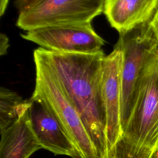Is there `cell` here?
Segmentation results:
<instances>
[{
	"label": "cell",
	"mask_w": 158,
	"mask_h": 158,
	"mask_svg": "<svg viewBox=\"0 0 158 158\" xmlns=\"http://www.w3.org/2000/svg\"></svg>",
	"instance_id": "obj_18"
},
{
	"label": "cell",
	"mask_w": 158,
	"mask_h": 158,
	"mask_svg": "<svg viewBox=\"0 0 158 158\" xmlns=\"http://www.w3.org/2000/svg\"><path fill=\"white\" fill-rule=\"evenodd\" d=\"M22 38L48 51L66 53L91 54L99 52L104 40L91 23L42 27L25 31Z\"/></svg>",
	"instance_id": "obj_6"
},
{
	"label": "cell",
	"mask_w": 158,
	"mask_h": 158,
	"mask_svg": "<svg viewBox=\"0 0 158 158\" xmlns=\"http://www.w3.org/2000/svg\"><path fill=\"white\" fill-rule=\"evenodd\" d=\"M9 47V41L8 37L4 33H1L0 35V54L5 55Z\"/></svg>",
	"instance_id": "obj_13"
},
{
	"label": "cell",
	"mask_w": 158,
	"mask_h": 158,
	"mask_svg": "<svg viewBox=\"0 0 158 158\" xmlns=\"http://www.w3.org/2000/svg\"><path fill=\"white\" fill-rule=\"evenodd\" d=\"M152 158H158V149L155 151V152L153 154Z\"/></svg>",
	"instance_id": "obj_16"
},
{
	"label": "cell",
	"mask_w": 158,
	"mask_h": 158,
	"mask_svg": "<svg viewBox=\"0 0 158 158\" xmlns=\"http://www.w3.org/2000/svg\"><path fill=\"white\" fill-rule=\"evenodd\" d=\"M33 59L35 85L30 98L42 103L51 112L72 143L79 158H102L80 114L39 48L33 52Z\"/></svg>",
	"instance_id": "obj_3"
},
{
	"label": "cell",
	"mask_w": 158,
	"mask_h": 158,
	"mask_svg": "<svg viewBox=\"0 0 158 158\" xmlns=\"http://www.w3.org/2000/svg\"><path fill=\"white\" fill-rule=\"evenodd\" d=\"M32 100L24 99L4 87L0 89V131L17 122L31 107Z\"/></svg>",
	"instance_id": "obj_11"
},
{
	"label": "cell",
	"mask_w": 158,
	"mask_h": 158,
	"mask_svg": "<svg viewBox=\"0 0 158 158\" xmlns=\"http://www.w3.org/2000/svg\"><path fill=\"white\" fill-rule=\"evenodd\" d=\"M9 0H0V16H2L5 13Z\"/></svg>",
	"instance_id": "obj_15"
},
{
	"label": "cell",
	"mask_w": 158,
	"mask_h": 158,
	"mask_svg": "<svg viewBox=\"0 0 158 158\" xmlns=\"http://www.w3.org/2000/svg\"><path fill=\"white\" fill-rule=\"evenodd\" d=\"M117 158H130V157H128L127 156H122V155H118Z\"/></svg>",
	"instance_id": "obj_17"
},
{
	"label": "cell",
	"mask_w": 158,
	"mask_h": 158,
	"mask_svg": "<svg viewBox=\"0 0 158 158\" xmlns=\"http://www.w3.org/2000/svg\"><path fill=\"white\" fill-rule=\"evenodd\" d=\"M122 64V52L114 46L113 51L105 56L102 66L101 90L105 114L106 158H117L123 135L120 117Z\"/></svg>",
	"instance_id": "obj_7"
},
{
	"label": "cell",
	"mask_w": 158,
	"mask_h": 158,
	"mask_svg": "<svg viewBox=\"0 0 158 158\" xmlns=\"http://www.w3.org/2000/svg\"><path fill=\"white\" fill-rule=\"evenodd\" d=\"M158 7V0H105L103 13L118 33L148 23Z\"/></svg>",
	"instance_id": "obj_9"
},
{
	"label": "cell",
	"mask_w": 158,
	"mask_h": 158,
	"mask_svg": "<svg viewBox=\"0 0 158 158\" xmlns=\"http://www.w3.org/2000/svg\"><path fill=\"white\" fill-rule=\"evenodd\" d=\"M65 93L80 114L102 158L106 157L105 114L101 79L105 54L66 53L39 48Z\"/></svg>",
	"instance_id": "obj_1"
},
{
	"label": "cell",
	"mask_w": 158,
	"mask_h": 158,
	"mask_svg": "<svg viewBox=\"0 0 158 158\" xmlns=\"http://www.w3.org/2000/svg\"><path fill=\"white\" fill-rule=\"evenodd\" d=\"M31 100V126L42 149L56 155L79 158L72 143L51 112L40 102Z\"/></svg>",
	"instance_id": "obj_8"
},
{
	"label": "cell",
	"mask_w": 158,
	"mask_h": 158,
	"mask_svg": "<svg viewBox=\"0 0 158 158\" xmlns=\"http://www.w3.org/2000/svg\"><path fill=\"white\" fill-rule=\"evenodd\" d=\"M105 0H40L19 12L16 25L27 31L42 27L91 23L103 13Z\"/></svg>",
	"instance_id": "obj_5"
},
{
	"label": "cell",
	"mask_w": 158,
	"mask_h": 158,
	"mask_svg": "<svg viewBox=\"0 0 158 158\" xmlns=\"http://www.w3.org/2000/svg\"><path fill=\"white\" fill-rule=\"evenodd\" d=\"M40 1V0H15L14 5L19 12H20L31 7Z\"/></svg>",
	"instance_id": "obj_12"
},
{
	"label": "cell",
	"mask_w": 158,
	"mask_h": 158,
	"mask_svg": "<svg viewBox=\"0 0 158 158\" xmlns=\"http://www.w3.org/2000/svg\"><path fill=\"white\" fill-rule=\"evenodd\" d=\"M30 109L14 124L0 131V158H30L42 149L31 126Z\"/></svg>",
	"instance_id": "obj_10"
},
{
	"label": "cell",
	"mask_w": 158,
	"mask_h": 158,
	"mask_svg": "<svg viewBox=\"0 0 158 158\" xmlns=\"http://www.w3.org/2000/svg\"><path fill=\"white\" fill-rule=\"evenodd\" d=\"M157 149L158 49L149 56L139 76L117 156L152 158Z\"/></svg>",
	"instance_id": "obj_2"
},
{
	"label": "cell",
	"mask_w": 158,
	"mask_h": 158,
	"mask_svg": "<svg viewBox=\"0 0 158 158\" xmlns=\"http://www.w3.org/2000/svg\"><path fill=\"white\" fill-rule=\"evenodd\" d=\"M114 46L122 54L120 117L123 131L133 107L139 76L149 56L158 49V42L148 22L119 33Z\"/></svg>",
	"instance_id": "obj_4"
},
{
	"label": "cell",
	"mask_w": 158,
	"mask_h": 158,
	"mask_svg": "<svg viewBox=\"0 0 158 158\" xmlns=\"http://www.w3.org/2000/svg\"><path fill=\"white\" fill-rule=\"evenodd\" d=\"M149 25L158 42V7L149 22Z\"/></svg>",
	"instance_id": "obj_14"
}]
</instances>
